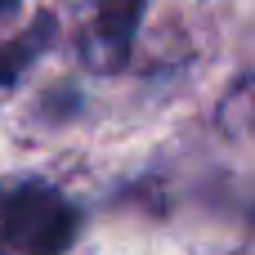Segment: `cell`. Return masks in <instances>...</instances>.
Instances as JSON below:
<instances>
[{
  "instance_id": "2",
  "label": "cell",
  "mask_w": 255,
  "mask_h": 255,
  "mask_svg": "<svg viewBox=\"0 0 255 255\" xmlns=\"http://www.w3.org/2000/svg\"><path fill=\"white\" fill-rule=\"evenodd\" d=\"M139 18H143V0H103L99 4V36L112 49V63L126 58V49L139 31Z\"/></svg>"
},
{
  "instance_id": "3",
  "label": "cell",
  "mask_w": 255,
  "mask_h": 255,
  "mask_svg": "<svg viewBox=\"0 0 255 255\" xmlns=\"http://www.w3.org/2000/svg\"><path fill=\"white\" fill-rule=\"evenodd\" d=\"M54 31V22L49 18H40V27L36 31H22V36H13L9 45H0V85H13L18 76H22V67L31 63V58H40V49H45V36Z\"/></svg>"
},
{
  "instance_id": "1",
  "label": "cell",
  "mask_w": 255,
  "mask_h": 255,
  "mask_svg": "<svg viewBox=\"0 0 255 255\" xmlns=\"http://www.w3.org/2000/svg\"><path fill=\"white\" fill-rule=\"evenodd\" d=\"M0 233L22 255H63L76 242V206L49 184H22L0 206Z\"/></svg>"
},
{
  "instance_id": "4",
  "label": "cell",
  "mask_w": 255,
  "mask_h": 255,
  "mask_svg": "<svg viewBox=\"0 0 255 255\" xmlns=\"http://www.w3.org/2000/svg\"><path fill=\"white\" fill-rule=\"evenodd\" d=\"M4 4H13V0H0V9H4Z\"/></svg>"
}]
</instances>
